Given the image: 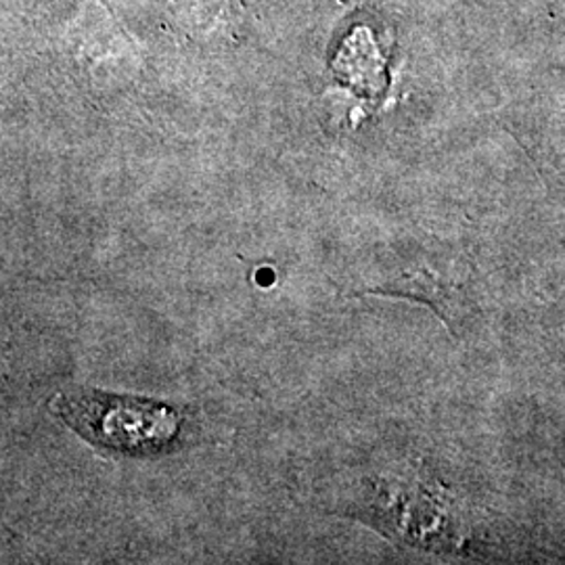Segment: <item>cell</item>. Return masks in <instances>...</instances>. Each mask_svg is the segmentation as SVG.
I'll use <instances>...</instances> for the list:
<instances>
[{
	"mask_svg": "<svg viewBox=\"0 0 565 565\" xmlns=\"http://www.w3.org/2000/svg\"><path fill=\"white\" fill-rule=\"evenodd\" d=\"M49 408L90 445L128 457L170 452L181 440V408L102 390L57 392Z\"/></svg>",
	"mask_w": 565,
	"mask_h": 565,
	"instance_id": "obj_1",
	"label": "cell"
}]
</instances>
